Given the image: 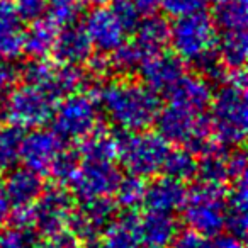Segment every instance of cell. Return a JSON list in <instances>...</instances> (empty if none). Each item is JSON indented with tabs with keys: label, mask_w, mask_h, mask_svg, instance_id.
I'll list each match as a JSON object with an SVG mask.
<instances>
[{
	"label": "cell",
	"mask_w": 248,
	"mask_h": 248,
	"mask_svg": "<svg viewBox=\"0 0 248 248\" xmlns=\"http://www.w3.org/2000/svg\"><path fill=\"white\" fill-rule=\"evenodd\" d=\"M169 43L173 53L184 63L196 66L207 82H224L230 68L217 56V28L207 12L196 11L177 16L170 26Z\"/></svg>",
	"instance_id": "cell-1"
},
{
	"label": "cell",
	"mask_w": 248,
	"mask_h": 248,
	"mask_svg": "<svg viewBox=\"0 0 248 248\" xmlns=\"http://www.w3.org/2000/svg\"><path fill=\"white\" fill-rule=\"evenodd\" d=\"M99 104L107 119L121 131H141L155 123L158 97L145 83L112 80L99 92Z\"/></svg>",
	"instance_id": "cell-2"
},
{
	"label": "cell",
	"mask_w": 248,
	"mask_h": 248,
	"mask_svg": "<svg viewBox=\"0 0 248 248\" xmlns=\"http://www.w3.org/2000/svg\"><path fill=\"white\" fill-rule=\"evenodd\" d=\"M247 78L243 68L228 70L223 87L209 104L211 133L226 146H238L247 135Z\"/></svg>",
	"instance_id": "cell-3"
},
{
	"label": "cell",
	"mask_w": 248,
	"mask_h": 248,
	"mask_svg": "<svg viewBox=\"0 0 248 248\" xmlns=\"http://www.w3.org/2000/svg\"><path fill=\"white\" fill-rule=\"evenodd\" d=\"M170 150V143L158 133L126 131L117 138V158L129 175L148 179L162 170L163 160Z\"/></svg>",
	"instance_id": "cell-4"
},
{
	"label": "cell",
	"mask_w": 248,
	"mask_h": 248,
	"mask_svg": "<svg viewBox=\"0 0 248 248\" xmlns=\"http://www.w3.org/2000/svg\"><path fill=\"white\" fill-rule=\"evenodd\" d=\"M155 123L158 129L156 133L165 141L186 146L194 153H199L209 141L211 123L206 112H197L169 102V106L162 110L158 109Z\"/></svg>",
	"instance_id": "cell-5"
},
{
	"label": "cell",
	"mask_w": 248,
	"mask_h": 248,
	"mask_svg": "<svg viewBox=\"0 0 248 248\" xmlns=\"http://www.w3.org/2000/svg\"><path fill=\"white\" fill-rule=\"evenodd\" d=\"M224 206L226 194L223 186L201 182L187 190L182 204L184 221L190 230L213 238L224 230Z\"/></svg>",
	"instance_id": "cell-6"
},
{
	"label": "cell",
	"mask_w": 248,
	"mask_h": 248,
	"mask_svg": "<svg viewBox=\"0 0 248 248\" xmlns=\"http://www.w3.org/2000/svg\"><path fill=\"white\" fill-rule=\"evenodd\" d=\"M5 95L7 97L2 107V114L11 126L19 129H34L45 126L51 121L58 102L46 90L26 82L19 87H12Z\"/></svg>",
	"instance_id": "cell-7"
},
{
	"label": "cell",
	"mask_w": 248,
	"mask_h": 248,
	"mask_svg": "<svg viewBox=\"0 0 248 248\" xmlns=\"http://www.w3.org/2000/svg\"><path fill=\"white\" fill-rule=\"evenodd\" d=\"M53 112V131L63 141H82L99 129V106L85 92H75L60 99Z\"/></svg>",
	"instance_id": "cell-8"
},
{
	"label": "cell",
	"mask_w": 248,
	"mask_h": 248,
	"mask_svg": "<svg viewBox=\"0 0 248 248\" xmlns=\"http://www.w3.org/2000/svg\"><path fill=\"white\" fill-rule=\"evenodd\" d=\"M22 78L26 83H31L39 89L46 90L56 100L80 92L85 87V73L75 65L63 63H49L45 58H32L22 68Z\"/></svg>",
	"instance_id": "cell-9"
},
{
	"label": "cell",
	"mask_w": 248,
	"mask_h": 248,
	"mask_svg": "<svg viewBox=\"0 0 248 248\" xmlns=\"http://www.w3.org/2000/svg\"><path fill=\"white\" fill-rule=\"evenodd\" d=\"M121 172L116 160H82L68 189L80 201L106 197L114 194L121 180Z\"/></svg>",
	"instance_id": "cell-10"
},
{
	"label": "cell",
	"mask_w": 248,
	"mask_h": 248,
	"mask_svg": "<svg viewBox=\"0 0 248 248\" xmlns=\"http://www.w3.org/2000/svg\"><path fill=\"white\" fill-rule=\"evenodd\" d=\"M73 213V197L62 186L49 187L41 192L32 204L34 231L39 236H53L68 230V221Z\"/></svg>",
	"instance_id": "cell-11"
},
{
	"label": "cell",
	"mask_w": 248,
	"mask_h": 248,
	"mask_svg": "<svg viewBox=\"0 0 248 248\" xmlns=\"http://www.w3.org/2000/svg\"><path fill=\"white\" fill-rule=\"evenodd\" d=\"M114 213L116 202L110 201L109 196L82 201V206L77 211L73 209L68 221V231L77 240L93 241L114 219Z\"/></svg>",
	"instance_id": "cell-12"
},
{
	"label": "cell",
	"mask_w": 248,
	"mask_h": 248,
	"mask_svg": "<svg viewBox=\"0 0 248 248\" xmlns=\"http://www.w3.org/2000/svg\"><path fill=\"white\" fill-rule=\"evenodd\" d=\"M63 143L65 141L55 131L34 128V131L21 138L19 160L24 167L38 172L39 175H46L56 156L65 148Z\"/></svg>",
	"instance_id": "cell-13"
},
{
	"label": "cell",
	"mask_w": 248,
	"mask_h": 248,
	"mask_svg": "<svg viewBox=\"0 0 248 248\" xmlns=\"http://www.w3.org/2000/svg\"><path fill=\"white\" fill-rule=\"evenodd\" d=\"M83 31L89 36L92 48L106 55L116 51L126 41V34H128L109 5L92 9L83 19Z\"/></svg>",
	"instance_id": "cell-14"
},
{
	"label": "cell",
	"mask_w": 248,
	"mask_h": 248,
	"mask_svg": "<svg viewBox=\"0 0 248 248\" xmlns=\"http://www.w3.org/2000/svg\"><path fill=\"white\" fill-rule=\"evenodd\" d=\"M143 83L155 93H167L184 75L186 63L175 53L160 51L150 56L140 68Z\"/></svg>",
	"instance_id": "cell-15"
},
{
	"label": "cell",
	"mask_w": 248,
	"mask_h": 248,
	"mask_svg": "<svg viewBox=\"0 0 248 248\" xmlns=\"http://www.w3.org/2000/svg\"><path fill=\"white\" fill-rule=\"evenodd\" d=\"M92 43H90L83 28L77 24H70L60 28L53 45L51 55L63 65H83L92 55Z\"/></svg>",
	"instance_id": "cell-16"
},
{
	"label": "cell",
	"mask_w": 248,
	"mask_h": 248,
	"mask_svg": "<svg viewBox=\"0 0 248 248\" xmlns=\"http://www.w3.org/2000/svg\"><path fill=\"white\" fill-rule=\"evenodd\" d=\"M187 189L184 182L172 177H158L152 184L145 187V199L143 206L148 211H160V213H175L182 209L186 201Z\"/></svg>",
	"instance_id": "cell-17"
},
{
	"label": "cell",
	"mask_w": 248,
	"mask_h": 248,
	"mask_svg": "<svg viewBox=\"0 0 248 248\" xmlns=\"http://www.w3.org/2000/svg\"><path fill=\"white\" fill-rule=\"evenodd\" d=\"M14 0H0V60H16L22 55L24 24Z\"/></svg>",
	"instance_id": "cell-18"
},
{
	"label": "cell",
	"mask_w": 248,
	"mask_h": 248,
	"mask_svg": "<svg viewBox=\"0 0 248 248\" xmlns=\"http://www.w3.org/2000/svg\"><path fill=\"white\" fill-rule=\"evenodd\" d=\"M2 190L7 196L12 207L32 206L45 190V184L38 172L22 167L16 169L5 177Z\"/></svg>",
	"instance_id": "cell-19"
},
{
	"label": "cell",
	"mask_w": 248,
	"mask_h": 248,
	"mask_svg": "<svg viewBox=\"0 0 248 248\" xmlns=\"http://www.w3.org/2000/svg\"><path fill=\"white\" fill-rule=\"evenodd\" d=\"M165 95L169 97L170 104L197 110V112H206L209 109L211 99H213L209 82L204 77H194L187 75V73Z\"/></svg>",
	"instance_id": "cell-20"
},
{
	"label": "cell",
	"mask_w": 248,
	"mask_h": 248,
	"mask_svg": "<svg viewBox=\"0 0 248 248\" xmlns=\"http://www.w3.org/2000/svg\"><path fill=\"white\" fill-rule=\"evenodd\" d=\"M201 160H197V175L201 182L223 186L231 179V153L223 143L207 141L201 148Z\"/></svg>",
	"instance_id": "cell-21"
},
{
	"label": "cell",
	"mask_w": 248,
	"mask_h": 248,
	"mask_svg": "<svg viewBox=\"0 0 248 248\" xmlns=\"http://www.w3.org/2000/svg\"><path fill=\"white\" fill-rule=\"evenodd\" d=\"M138 228L141 243L158 248L170 245L179 233V223L173 214L160 213V211H148L145 216L140 217Z\"/></svg>",
	"instance_id": "cell-22"
},
{
	"label": "cell",
	"mask_w": 248,
	"mask_h": 248,
	"mask_svg": "<svg viewBox=\"0 0 248 248\" xmlns=\"http://www.w3.org/2000/svg\"><path fill=\"white\" fill-rule=\"evenodd\" d=\"M247 177L241 175L234 179V187L226 194L224 206V228L228 233L243 240L247 234Z\"/></svg>",
	"instance_id": "cell-23"
},
{
	"label": "cell",
	"mask_w": 248,
	"mask_h": 248,
	"mask_svg": "<svg viewBox=\"0 0 248 248\" xmlns=\"http://www.w3.org/2000/svg\"><path fill=\"white\" fill-rule=\"evenodd\" d=\"M140 216L135 213H126L114 217L104 230V241L100 248H140Z\"/></svg>",
	"instance_id": "cell-24"
},
{
	"label": "cell",
	"mask_w": 248,
	"mask_h": 248,
	"mask_svg": "<svg viewBox=\"0 0 248 248\" xmlns=\"http://www.w3.org/2000/svg\"><path fill=\"white\" fill-rule=\"evenodd\" d=\"M60 28L53 24L49 19L41 17L31 22L28 29H24V43H22V53H28L31 58H46L51 55L53 45H55L56 34Z\"/></svg>",
	"instance_id": "cell-25"
},
{
	"label": "cell",
	"mask_w": 248,
	"mask_h": 248,
	"mask_svg": "<svg viewBox=\"0 0 248 248\" xmlns=\"http://www.w3.org/2000/svg\"><path fill=\"white\" fill-rule=\"evenodd\" d=\"M135 41L150 55L163 51L170 41V24L165 17L148 14V17L138 22L135 28Z\"/></svg>",
	"instance_id": "cell-26"
},
{
	"label": "cell",
	"mask_w": 248,
	"mask_h": 248,
	"mask_svg": "<svg viewBox=\"0 0 248 248\" xmlns=\"http://www.w3.org/2000/svg\"><path fill=\"white\" fill-rule=\"evenodd\" d=\"M216 51L221 63L226 68L236 70L243 68L247 62L248 53V41L245 29H233V31H223L217 34Z\"/></svg>",
	"instance_id": "cell-27"
},
{
	"label": "cell",
	"mask_w": 248,
	"mask_h": 248,
	"mask_svg": "<svg viewBox=\"0 0 248 248\" xmlns=\"http://www.w3.org/2000/svg\"><path fill=\"white\" fill-rule=\"evenodd\" d=\"M214 12L213 21L221 31L245 29L248 22L247 0H213Z\"/></svg>",
	"instance_id": "cell-28"
},
{
	"label": "cell",
	"mask_w": 248,
	"mask_h": 248,
	"mask_svg": "<svg viewBox=\"0 0 248 248\" xmlns=\"http://www.w3.org/2000/svg\"><path fill=\"white\" fill-rule=\"evenodd\" d=\"M160 172H163V175L167 177L180 180V182L192 180L197 175V158L194 152H190L186 146L169 150Z\"/></svg>",
	"instance_id": "cell-29"
},
{
	"label": "cell",
	"mask_w": 248,
	"mask_h": 248,
	"mask_svg": "<svg viewBox=\"0 0 248 248\" xmlns=\"http://www.w3.org/2000/svg\"><path fill=\"white\" fill-rule=\"evenodd\" d=\"M145 187H146V184L143 182V179H140V177H135V175L121 177L119 184H117L116 190H114L117 204L129 211L138 209L140 206H143Z\"/></svg>",
	"instance_id": "cell-30"
},
{
	"label": "cell",
	"mask_w": 248,
	"mask_h": 248,
	"mask_svg": "<svg viewBox=\"0 0 248 248\" xmlns=\"http://www.w3.org/2000/svg\"><path fill=\"white\" fill-rule=\"evenodd\" d=\"M82 2L80 0H46V19L58 28L75 24L82 16Z\"/></svg>",
	"instance_id": "cell-31"
},
{
	"label": "cell",
	"mask_w": 248,
	"mask_h": 248,
	"mask_svg": "<svg viewBox=\"0 0 248 248\" xmlns=\"http://www.w3.org/2000/svg\"><path fill=\"white\" fill-rule=\"evenodd\" d=\"M21 129L16 126L0 128V170H7L19 160L21 146Z\"/></svg>",
	"instance_id": "cell-32"
},
{
	"label": "cell",
	"mask_w": 248,
	"mask_h": 248,
	"mask_svg": "<svg viewBox=\"0 0 248 248\" xmlns=\"http://www.w3.org/2000/svg\"><path fill=\"white\" fill-rule=\"evenodd\" d=\"M77 170H78V155H77V152H68V150L63 148V152L56 156L53 165L49 167L48 173L56 180L58 186L68 189Z\"/></svg>",
	"instance_id": "cell-33"
},
{
	"label": "cell",
	"mask_w": 248,
	"mask_h": 248,
	"mask_svg": "<svg viewBox=\"0 0 248 248\" xmlns=\"http://www.w3.org/2000/svg\"><path fill=\"white\" fill-rule=\"evenodd\" d=\"M39 240L41 238L36 231L12 226L0 233V248H36Z\"/></svg>",
	"instance_id": "cell-34"
},
{
	"label": "cell",
	"mask_w": 248,
	"mask_h": 248,
	"mask_svg": "<svg viewBox=\"0 0 248 248\" xmlns=\"http://www.w3.org/2000/svg\"><path fill=\"white\" fill-rule=\"evenodd\" d=\"M109 7L117 17V21L121 22V26L126 29V32L135 31L138 22L141 21V12L136 9L131 0H114Z\"/></svg>",
	"instance_id": "cell-35"
},
{
	"label": "cell",
	"mask_w": 248,
	"mask_h": 248,
	"mask_svg": "<svg viewBox=\"0 0 248 248\" xmlns=\"http://www.w3.org/2000/svg\"><path fill=\"white\" fill-rule=\"evenodd\" d=\"M211 0H162L160 7L170 16H184L189 12L202 11Z\"/></svg>",
	"instance_id": "cell-36"
},
{
	"label": "cell",
	"mask_w": 248,
	"mask_h": 248,
	"mask_svg": "<svg viewBox=\"0 0 248 248\" xmlns=\"http://www.w3.org/2000/svg\"><path fill=\"white\" fill-rule=\"evenodd\" d=\"M170 245L173 248H211V240L189 228V230L179 231Z\"/></svg>",
	"instance_id": "cell-37"
},
{
	"label": "cell",
	"mask_w": 248,
	"mask_h": 248,
	"mask_svg": "<svg viewBox=\"0 0 248 248\" xmlns=\"http://www.w3.org/2000/svg\"><path fill=\"white\" fill-rule=\"evenodd\" d=\"M14 4L22 21L32 22L46 14V0H14Z\"/></svg>",
	"instance_id": "cell-38"
},
{
	"label": "cell",
	"mask_w": 248,
	"mask_h": 248,
	"mask_svg": "<svg viewBox=\"0 0 248 248\" xmlns=\"http://www.w3.org/2000/svg\"><path fill=\"white\" fill-rule=\"evenodd\" d=\"M85 63H87V68H89L90 77L95 80L104 78V77H107L112 72V63H110L109 55H106V53L90 55V58Z\"/></svg>",
	"instance_id": "cell-39"
},
{
	"label": "cell",
	"mask_w": 248,
	"mask_h": 248,
	"mask_svg": "<svg viewBox=\"0 0 248 248\" xmlns=\"http://www.w3.org/2000/svg\"><path fill=\"white\" fill-rule=\"evenodd\" d=\"M17 70L9 60H0V95H5L17 82Z\"/></svg>",
	"instance_id": "cell-40"
},
{
	"label": "cell",
	"mask_w": 248,
	"mask_h": 248,
	"mask_svg": "<svg viewBox=\"0 0 248 248\" xmlns=\"http://www.w3.org/2000/svg\"><path fill=\"white\" fill-rule=\"evenodd\" d=\"M216 240L211 241V248H243L240 238L233 236V234H216Z\"/></svg>",
	"instance_id": "cell-41"
},
{
	"label": "cell",
	"mask_w": 248,
	"mask_h": 248,
	"mask_svg": "<svg viewBox=\"0 0 248 248\" xmlns=\"http://www.w3.org/2000/svg\"><path fill=\"white\" fill-rule=\"evenodd\" d=\"M131 2L136 5V9H138L141 14L148 16V14H155V12L158 11L162 0H131Z\"/></svg>",
	"instance_id": "cell-42"
},
{
	"label": "cell",
	"mask_w": 248,
	"mask_h": 248,
	"mask_svg": "<svg viewBox=\"0 0 248 248\" xmlns=\"http://www.w3.org/2000/svg\"><path fill=\"white\" fill-rule=\"evenodd\" d=\"M11 213H12V206L9 202L5 192L2 190V187H0V226H4V223H7L9 217H11Z\"/></svg>",
	"instance_id": "cell-43"
},
{
	"label": "cell",
	"mask_w": 248,
	"mask_h": 248,
	"mask_svg": "<svg viewBox=\"0 0 248 248\" xmlns=\"http://www.w3.org/2000/svg\"><path fill=\"white\" fill-rule=\"evenodd\" d=\"M89 2H92L95 7H107V5L112 4L114 0H89Z\"/></svg>",
	"instance_id": "cell-44"
},
{
	"label": "cell",
	"mask_w": 248,
	"mask_h": 248,
	"mask_svg": "<svg viewBox=\"0 0 248 248\" xmlns=\"http://www.w3.org/2000/svg\"><path fill=\"white\" fill-rule=\"evenodd\" d=\"M36 248H49V245H48V241L46 240H39V243H38V247Z\"/></svg>",
	"instance_id": "cell-45"
},
{
	"label": "cell",
	"mask_w": 248,
	"mask_h": 248,
	"mask_svg": "<svg viewBox=\"0 0 248 248\" xmlns=\"http://www.w3.org/2000/svg\"><path fill=\"white\" fill-rule=\"evenodd\" d=\"M2 117H4V114H2V107H0V123H2Z\"/></svg>",
	"instance_id": "cell-46"
},
{
	"label": "cell",
	"mask_w": 248,
	"mask_h": 248,
	"mask_svg": "<svg viewBox=\"0 0 248 248\" xmlns=\"http://www.w3.org/2000/svg\"><path fill=\"white\" fill-rule=\"evenodd\" d=\"M146 248H158V247H150V245H148V247H146Z\"/></svg>",
	"instance_id": "cell-47"
}]
</instances>
